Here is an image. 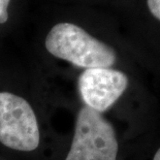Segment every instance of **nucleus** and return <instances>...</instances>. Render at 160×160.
<instances>
[{"label": "nucleus", "mask_w": 160, "mask_h": 160, "mask_svg": "<svg viewBox=\"0 0 160 160\" xmlns=\"http://www.w3.org/2000/svg\"><path fill=\"white\" fill-rule=\"evenodd\" d=\"M118 142L114 127L100 113L83 107L65 160H117Z\"/></svg>", "instance_id": "2"}, {"label": "nucleus", "mask_w": 160, "mask_h": 160, "mask_svg": "<svg viewBox=\"0 0 160 160\" xmlns=\"http://www.w3.org/2000/svg\"><path fill=\"white\" fill-rule=\"evenodd\" d=\"M153 160H160V148L157 150V152H156V154L154 156V158H153Z\"/></svg>", "instance_id": "8"}, {"label": "nucleus", "mask_w": 160, "mask_h": 160, "mask_svg": "<svg viewBox=\"0 0 160 160\" xmlns=\"http://www.w3.org/2000/svg\"><path fill=\"white\" fill-rule=\"evenodd\" d=\"M128 78L112 68L85 69L79 78V91L86 107L102 113L124 93Z\"/></svg>", "instance_id": "4"}, {"label": "nucleus", "mask_w": 160, "mask_h": 160, "mask_svg": "<svg viewBox=\"0 0 160 160\" xmlns=\"http://www.w3.org/2000/svg\"><path fill=\"white\" fill-rule=\"evenodd\" d=\"M9 1H11V0H0V16L4 12L8 11Z\"/></svg>", "instance_id": "6"}, {"label": "nucleus", "mask_w": 160, "mask_h": 160, "mask_svg": "<svg viewBox=\"0 0 160 160\" xmlns=\"http://www.w3.org/2000/svg\"><path fill=\"white\" fill-rule=\"evenodd\" d=\"M150 12L160 21V0H147Z\"/></svg>", "instance_id": "5"}, {"label": "nucleus", "mask_w": 160, "mask_h": 160, "mask_svg": "<svg viewBox=\"0 0 160 160\" xmlns=\"http://www.w3.org/2000/svg\"><path fill=\"white\" fill-rule=\"evenodd\" d=\"M8 11H6L0 16V24L5 23L6 21H8Z\"/></svg>", "instance_id": "7"}, {"label": "nucleus", "mask_w": 160, "mask_h": 160, "mask_svg": "<svg viewBox=\"0 0 160 160\" xmlns=\"http://www.w3.org/2000/svg\"><path fill=\"white\" fill-rule=\"evenodd\" d=\"M37 119L29 102L19 95L0 92V142L22 152H31L39 145Z\"/></svg>", "instance_id": "3"}, {"label": "nucleus", "mask_w": 160, "mask_h": 160, "mask_svg": "<svg viewBox=\"0 0 160 160\" xmlns=\"http://www.w3.org/2000/svg\"><path fill=\"white\" fill-rule=\"evenodd\" d=\"M51 55L82 68H110L117 56L114 49L71 23H59L46 38Z\"/></svg>", "instance_id": "1"}]
</instances>
